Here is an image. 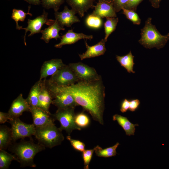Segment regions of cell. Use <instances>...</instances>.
I'll use <instances>...</instances> for the list:
<instances>
[{
  "label": "cell",
  "instance_id": "22",
  "mask_svg": "<svg viewBox=\"0 0 169 169\" xmlns=\"http://www.w3.org/2000/svg\"><path fill=\"white\" fill-rule=\"evenodd\" d=\"M12 131L5 125L0 126V149L5 150L13 142Z\"/></svg>",
  "mask_w": 169,
  "mask_h": 169
},
{
  "label": "cell",
  "instance_id": "12",
  "mask_svg": "<svg viewBox=\"0 0 169 169\" xmlns=\"http://www.w3.org/2000/svg\"><path fill=\"white\" fill-rule=\"evenodd\" d=\"M76 13L74 10L69 9L65 6L63 11L61 12H55L56 19L62 26L69 27L74 23L79 22L80 20L75 15Z\"/></svg>",
  "mask_w": 169,
  "mask_h": 169
},
{
  "label": "cell",
  "instance_id": "41",
  "mask_svg": "<svg viewBox=\"0 0 169 169\" xmlns=\"http://www.w3.org/2000/svg\"><path fill=\"white\" fill-rule=\"evenodd\" d=\"M30 4L38 5L40 4L41 0H24Z\"/></svg>",
  "mask_w": 169,
  "mask_h": 169
},
{
  "label": "cell",
  "instance_id": "28",
  "mask_svg": "<svg viewBox=\"0 0 169 169\" xmlns=\"http://www.w3.org/2000/svg\"><path fill=\"white\" fill-rule=\"evenodd\" d=\"M119 19L118 18H106L104 24L105 34L104 39L107 41L109 35L115 29Z\"/></svg>",
  "mask_w": 169,
  "mask_h": 169
},
{
  "label": "cell",
  "instance_id": "9",
  "mask_svg": "<svg viewBox=\"0 0 169 169\" xmlns=\"http://www.w3.org/2000/svg\"><path fill=\"white\" fill-rule=\"evenodd\" d=\"M68 65L79 80L91 81L101 77L98 75L94 68L81 62L70 63Z\"/></svg>",
  "mask_w": 169,
  "mask_h": 169
},
{
  "label": "cell",
  "instance_id": "35",
  "mask_svg": "<svg viewBox=\"0 0 169 169\" xmlns=\"http://www.w3.org/2000/svg\"><path fill=\"white\" fill-rule=\"evenodd\" d=\"M129 0H113V6L116 13L125 8Z\"/></svg>",
  "mask_w": 169,
  "mask_h": 169
},
{
  "label": "cell",
  "instance_id": "31",
  "mask_svg": "<svg viewBox=\"0 0 169 169\" xmlns=\"http://www.w3.org/2000/svg\"><path fill=\"white\" fill-rule=\"evenodd\" d=\"M123 13L126 18L131 21L133 24L135 25H140L141 23V20L138 14L133 10L122 8Z\"/></svg>",
  "mask_w": 169,
  "mask_h": 169
},
{
  "label": "cell",
  "instance_id": "34",
  "mask_svg": "<svg viewBox=\"0 0 169 169\" xmlns=\"http://www.w3.org/2000/svg\"><path fill=\"white\" fill-rule=\"evenodd\" d=\"M66 138L70 142L74 150L82 152L85 150V145L83 142L79 140L73 139L69 135L67 136Z\"/></svg>",
  "mask_w": 169,
  "mask_h": 169
},
{
  "label": "cell",
  "instance_id": "16",
  "mask_svg": "<svg viewBox=\"0 0 169 169\" xmlns=\"http://www.w3.org/2000/svg\"><path fill=\"white\" fill-rule=\"evenodd\" d=\"M93 38L92 35H87L82 33H75L71 29L68 30L65 34L61 37L60 42L55 44L54 47L60 48L64 45L73 44L80 39L91 40Z\"/></svg>",
  "mask_w": 169,
  "mask_h": 169
},
{
  "label": "cell",
  "instance_id": "11",
  "mask_svg": "<svg viewBox=\"0 0 169 169\" xmlns=\"http://www.w3.org/2000/svg\"><path fill=\"white\" fill-rule=\"evenodd\" d=\"M35 127L42 126L53 123L55 120L52 114L38 107H31L30 111Z\"/></svg>",
  "mask_w": 169,
  "mask_h": 169
},
{
  "label": "cell",
  "instance_id": "27",
  "mask_svg": "<svg viewBox=\"0 0 169 169\" xmlns=\"http://www.w3.org/2000/svg\"><path fill=\"white\" fill-rule=\"evenodd\" d=\"M30 8V6H29L28 7V10L27 13H25L22 10L17 9L15 8L13 9L11 18L16 22V29L20 30L22 29L23 28L22 26H20L18 25V22L19 21H24L27 15H29L31 16H32V14L29 13Z\"/></svg>",
  "mask_w": 169,
  "mask_h": 169
},
{
  "label": "cell",
  "instance_id": "10",
  "mask_svg": "<svg viewBox=\"0 0 169 169\" xmlns=\"http://www.w3.org/2000/svg\"><path fill=\"white\" fill-rule=\"evenodd\" d=\"M48 13L44 9L41 15L38 16L33 19H28L27 27L22 29L25 30L24 43L25 45H26V36L28 31L30 32L28 36H31L35 33L41 32V28L44 24L50 26L54 22L55 20L48 19Z\"/></svg>",
  "mask_w": 169,
  "mask_h": 169
},
{
  "label": "cell",
  "instance_id": "26",
  "mask_svg": "<svg viewBox=\"0 0 169 169\" xmlns=\"http://www.w3.org/2000/svg\"><path fill=\"white\" fill-rule=\"evenodd\" d=\"M13 160L17 161L14 155H12L5 151L0 149V169H7L9 168L11 162Z\"/></svg>",
  "mask_w": 169,
  "mask_h": 169
},
{
  "label": "cell",
  "instance_id": "17",
  "mask_svg": "<svg viewBox=\"0 0 169 169\" xmlns=\"http://www.w3.org/2000/svg\"><path fill=\"white\" fill-rule=\"evenodd\" d=\"M53 98L46 84V80H42V85L38 97V107L47 113L50 114L49 109L52 104Z\"/></svg>",
  "mask_w": 169,
  "mask_h": 169
},
{
  "label": "cell",
  "instance_id": "5",
  "mask_svg": "<svg viewBox=\"0 0 169 169\" xmlns=\"http://www.w3.org/2000/svg\"><path fill=\"white\" fill-rule=\"evenodd\" d=\"M46 83L53 99H54L52 104L56 106L58 109L75 108L78 105L73 96L70 93L49 80H46Z\"/></svg>",
  "mask_w": 169,
  "mask_h": 169
},
{
  "label": "cell",
  "instance_id": "32",
  "mask_svg": "<svg viewBox=\"0 0 169 169\" xmlns=\"http://www.w3.org/2000/svg\"><path fill=\"white\" fill-rule=\"evenodd\" d=\"M65 0H41L43 7L47 9L53 8L54 11H57L60 5Z\"/></svg>",
  "mask_w": 169,
  "mask_h": 169
},
{
  "label": "cell",
  "instance_id": "4",
  "mask_svg": "<svg viewBox=\"0 0 169 169\" xmlns=\"http://www.w3.org/2000/svg\"><path fill=\"white\" fill-rule=\"evenodd\" d=\"M34 136L38 143L49 148L60 145L64 140L62 131L55 125L54 123L35 127Z\"/></svg>",
  "mask_w": 169,
  "mask_h": 169
},
{
  "label": "cell",
  "instance_id": "18",
  "mask_svg": "<svg viewBox=\"0 0 169 169\" xmlns=\"http://www.w3.org/2000/svg\"><path fill=\"white\" fill-rule=\"evenodd\" d=\"M94 8V10L92 13L101 18L116 17L113 3L98 2Z\"/></svg>",
  "mask_w": 169,
  "mask_h": 169
},
{
  "label": "cell",
  "instance_id": "39",
  "mask_svg": "<svg viewBox=\"0 0 169 169\" xmlns=\"http://www.w3.org/2000/svg\"><path fill=\"white\" fill-rule=\"evenodd\" d=\"M12 119L11 117L8 112L5 113L0 112V123L3 124L8 120Z\"/></svg>",
  "mask_w": 169,
  "mask_h": 169
},
{
  "label": "cell",
  "instance_id": "36",
  "mask_svg": "<svg viewBox=\"0 0 169 169\" xmlns=\"http://www.w3.org/2000/svg\"><path fill=\"white\" fill-rule=\"evenodd\" d=\"M143 0H129L125 8L136 11L138 5Z\"/></svg>",
  "mask_w": 169,
  "mask_h": 169
},
{
  "label": "cell",
  "instance_id": "42",
  "mask_svg": "<svg viewBox=\"0 0 169 169\" xmlns=\"http://www.w3.org/2000/svg\"><path fill=\"white\" fill-rule=\"evenodd\" d=\"M99 2H105L113 3V0H98Z\"/></svg>",
  "mask_w": 169,
  "mask_h": 169
},
{
  "label": "cell",
  "instance_id": "33",
  "mask_svg": "<svg viewBox=\"0 0 169 169\" xmlns=\"http://www.w3.org/2000/svg\"><path fill=\"white\" fill-rule=\"evenodd\" d=\"M94 151L95 149L94 148L92 149L85 150L82 152V155L84 162V169H89V165Z\"/></svg>",
  "mask_w": 169,
  "mask_h": 169
},
{
  "label": "cell",
  "instance_id": "6",
  "mask_svg": "<svg viewBox=\"0 0 169 169\" xmlns=\"http://www.w3.org/2000/svg\"><path fill=\"white\" fill-rule=\"evenodd\" d=\"M52 115L54 120L59 122V129L61 131H65L69 135L74 130H81V129L78 127L75 122L74 108L58 109L55 113Z\"/></svg>",
  "mask_w": 169,
  "mask_h": 169
},
{
  "label": "cell",
  "instance_id": "23",
  "mask_svg": "<svg viewBox=\"0 0 169 169\" xmlns=\"http://www.w3.org/2000/svg\"><path fill=\"white\" fill-rule=\"evenodd\" d=\"M42 80H39L32 87L29 93L27 101L31 107H38V97L40 92Z\"/></svg>",
  "mask_w": 169,
  "mask_h": 169
},
{
  "label": "cell",
  "instance_id": "15",
  "mask_svg": "<svg viewBox=\"0 0 169 169\" xmlns=\"http://www.w3.org/2000/svg\"><path fill=\"white\" fill-rule=\"evenodd\" d=\"M107 41L105 39H101L96 44L89 46L86 41H85V44L87 50L82 54H79V56L81 60L83 59L99 56L103 55L106 51L105 47V42Z\"/></svg>",
  "mask_w": 169,
  "mask_h": 169
},
{
  "label": "cell",
  "instance_id": "25",
  "mask_svg": "<svg viewBox=\"0 0 169 169\" xmlns=\"http://www.w3.org/2000/svg\"><path fill=\"white\" fill-rule=\"evenodd\" d=\"M119 145V143L117 142L113 146L104 149L97 145L94 148L95 152L99 157L107 158L114 156L117 154L116 149Z\"/></svg>",
  "mask_w": 169,
  "mask_h": 169
},
{
  "label": "cell",
  "instance_id": "20",
  "mask_svg": "<svg viewBox=\"0 0 169 169\" xmlns=\"http://www.w3.org/2000/svg\"><path fill=\"white\" fill-rule=\"evenodd\" d=\"M72 9L81 17L90 8L94 7V0H66Z\"/></svg>",
  "mask_w": 169,
  "mask_h": 169
},
{
  "label": "cell",
  "instance_id": "38",
  "mask_svg": "<svg viewBox=\"0 0 169 169\" xmlns=\"http://www.w3.org/2000/svg\"><path fill=\"white\" fill-rule=\"evenodd\" d=\"M129 105L130 100L124 99L121 103L120 111L123 113L126 112L129 110Z\"/></svg>",
  "mask_w": 169,
  "mask_h": 169
},
{
  "label": "cell",
  "instance_id": "3",
  "mask_svg": "<svg viewBox=\"0 0 169 169\" xmlns=\"http://www.w3.org/2000/svg\"><path fill=\"white\" fill-rule=\"evenodd\" d=\"M151 18H148L145 21L144 27L141 30V38L139 42L145 48L157 49L163 48L169 40V33L162 35L151 23Z\"/></svg>",
  "mask_w": 169,
  "mask_h": 169
},
{
  "label": "cell",
  "instance_id": "1",
  "mask_svg": "<svg viewBox=\"0 0 169 169\" xmlns=\"http://www.w3.org/2000/svg\"><path fill=\"white\" fill-rule=\"evenodd\" d=\"M59 86L71 94L78 105L88 112L94 120L103 125L105 94L101 77L93 81L79 80L70 86Z\"/></svg>",
  "mask_w": 169,
  "mask_h": 169
},
{
  "label": "cell",
  "instance_id": "40",
  "mask_svg": "<svg viewBox=\"0 0 169 169\" xmlns=\"http://www.w3.org/2000/svg\"><path fill=\"white\" fill-rule=\"evenodd\" d=\"M161 0H149L151 6L153 8H157L160 7V4Z\"/></svg>",
  "mask_w": 169,
  "mask_h": 169
},
{
  "label": "cell",
  "instance_id": "7",
  "mask_svg": "<svg viewBox=\"0 0 169 169\" xmlns=\"http://www.w3.org/2000/svg\"><path fill=\"white\" fill-rule=\"evenodd\" d=\"M9 122L11 125L13 142L26 137L31 139L32 136L34 135L35 127L33 123H25L21 121L19 117L12 119L9 120Z\"/></svg>",
  "mask_w": 169,
  "mask_h": 169
},
{
  "label": "cell",
  "instance_id": "8",
  "mask_svg": "<svg viewBox=\"0 0 169 169\" xmlns=\"http://www.w3.org/2000/svg\"><path fill=\"white\" fill-rule=\"evenodd\" d=\"M75 74L68 65H65L52 75L49 80L59 86H69L79 81Z\"/></svg>",
  "mask_w": 169,
  "mask_h": 169
},
{
  "label": "cell",
  "instance_id": "2",
  "mask_svg": "<svg viewBox=\"0 0 169 169\" xmlns=\"http://www.w3.org/2000/svg\"><path fill=\"white\" fill-rule=\"evenodd\" d=\"M45 148L38 143H35L31 138L29 141L22 140L18 143L13 142L8 149L14 154L21 167H34L36 166L34 162V156Z\"/></svg>",
  "mask_w": 169,
  "mask_h": 169
},
{
  "label": "cell",
  "instance_id": "19",
  "mask_svg": "<svg viewBox=\"0 0 169 169\" xmlns=\"http://www.w3.org/2000/svg\"><path fill=\"white\" fill-rule=\"evenodd\" d=\"M65 28L61 25L56 19L52 25L44 30H42L41 33L42 36L41 39L44 40L45 43H48L51 39L54 38L57 40L61 36L59 35L60 30H65Z\"/></svg>",
  "mask_w": 169,
  "mask_h": 169
},
{
  "label": "cell",
  "instance_id": "21",
  "mask_svg": "<svg viewBox=\"0 0 169 169\" xmlns=\"http://www.w3.org/2000/svg\"><path fill=\"white\" fill-rule=\"evenodd\" d=\"M113 120L116 121L125 132L126 135L131 136L134 135L135 132V126H138V124H133L127 118L118 114H115L113 116Z\"/></svg>",
  "mask_w": 169,
  "mask_h": 169
},
{
  "label": "cell",
  "instance_id": "30",
  "mask_svg": "<svg viewBox=\"0 0 169 169\" xmlns=\"http://www.w3.org/2000/svg\"><path fill=\"white\" fill-rule=\"evenodd\" d=\"M74 120L76 125L81 129L87 127L90 123L89 117L83 112L75 115Z\"/></svg>",
  "mask_w": 169,
  "mask_h": 169
},
{
  "label": "cell",
  "instance_id": "29",
  "mask_svg": "<svg viewBox=\"0 0 169 169\" xmlns=\"http://www.w3.org/2000/svg\"><path fill=\"white\" fill-rule=\"evenodd\" d=\"M85 23L86 25L90 28L98 29L102 25L103 22L101 18L91 13L87 17Z\"/></svg>",
  "mask_w": 169,
  "mask_h": 169
},
{
  "label": "cell",
  "instance_id": "13",
  "mask_svg": "<svg viewBox=\"0 0 169 169\" xmlns=\"http://www.w3.org/2000/svg\"><path fill=\"white\" fill-rule=\"evenodd\" d=\"M30 110V106L20 94L13 101L8 112L13 119L18 118L23 112Z\"/></svg>",
  "mask_w": 169,
  "mask_h": 169
},
{
  "label": "cell",
  "instance_id": "24",
  "mask_svg": "<svg viewBox=\"0 0 169 169\" xmlns=\"http://www.w3.org/2000/svg\"><path fill=\"white\" fill-rule=\"evenodd\" d=\"M116 57L117 61L121 66L125 68L128 73H135L133 70V66L135 64L134 62V56L132 55L131 51L125 56H120L116 55Z\"/></svg>",
  "mask_w": 169,
  "mask_h": 169
},
{
  "label": "cell",
  "instance_id": "14",
  "mask_svg": "<svg viewBox=\"0 0 169 169\" xmlns=\"http://www.w3.org/2000/svg\"><path fill=\"white\" fill-rule=\"evenodd\" d=\"M65 65L60 59H53L45 61L41 68L39 80L53 75Z\"/></svg>",
  "mask_w": 169,
  "mask_h": 169
},
{
  "label": "cell",
  "instance_id": "37",
  "mask_svg": "<svg viewBox=\"0 0 169 169\" xmlns=\"http://www.w3.org/2000/svg\"><path fill=\"white\" fill-rule=\"evenodd\" d=\"M140 104V101L137 99L130 100L129 110L132 112L135 111L138 108Z\"/></svg>",
  "mask_w": 169,
  "mask_h": 169
}]
</instances>
